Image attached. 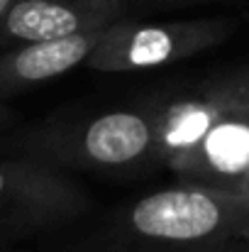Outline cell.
I'll return each mask as SVG.
<instances>
[{
  "label": "cell",
  "instance_id": "obj_13",
  "mask_svg": "<svg viewBox=\"0 0 249 252\" xmlns=\"http://www.w3.org/2000/svg\"><path fill=\"white\" fill-rule=\"evenodd\" d=\"M245 235H247V238H249V225H247V228H245Z\"/></svg>",
  "mask_w": 249,
  "mask_h": 252
},
{
  "label": "cell",
  "instance_id": "obj_11",
  "mask_svg": "<svg viewBox=\"0 0 249 252\" xmlns=\"http://www.w3.org/2000/svg\"><path fill=\"white\" fill-rule=\"evenodd\" d=\"M10 120H12V110L7 108V103L0 98V132L10 125Z\"/></svg>",
  "mask_w": 249,
  "mask_h": 252
},
{
  "label": "cell",
  "instance_id": "obj_3",
  "mask_svg": "<svg viewBox=\"0 0 249 252\" xmlns=\"http://www.w3.org/2000/svg\"><path fill=\"white\" fill-rule=\"evenodd\" d=\"M130 230L159 243H198L249 225V201L230 189L188 184L162 189L130 208Z\"/></svg>",
  "mask_w": 249,
  "mask_h": 252
},
{
  "label": "cell",
  "instance_id": "obj_2",
  "mask_svg": "<svg viewBox=\"0 0 249 252\" xmlns=\"http://www.w3.org/2000/svg\"><path fill=\"white\" fill-rule=\"evenodd\" d=\"M235 34L230 17L144 20L127 17L108 25L85 59L93 71L122 74L173 64L203 54Z\"/></svg>",
  "mask_w": 249,
  "mask_h": 252
},
{
  "label": "cell",
  "instance_id": "obj_5",
  "mask_svg": "<svg viewBox=\"0 0 249 252\" xmlns=\"http://www.w3.org/2000/svg\"><path fill=\"white\" fill-rule=\"evenodd\" d=\"M240 2L247 0H15L0 20V49L93 27H108L127 17Z\"/></svg>",
  "mask_w": 249,
  "mask_h": 252
},
{
  "label": "cell",
  "instance_id": "obj_12",
  "mask_svg": "<svg viewBox=\"0 0 249 252\" xmlns=\"http://www.w3.org/2000/svg\"><path fill=\"white\" fill-rule=\"evenodd\" d=\"M12 5H15V0H0V20L7 15V10H10Z\"/></svg>",
  "mask_w": 249,
  "mask_h": 252
},
{
  "label": "cell",
  "instance_id": "obj_6",
  "mask_svg": "<svg viewBox=\"0 0 249 252\" xmlns=\"http://www.w3.org/2000/svg\"><path fill=\"white\" fill-rule=\"evenodd\" d=\"M103 30L93 27L0 49V98L5 100L69 74L93 54Z\"/></svg>",
  "mask_w": 249,
  "mask_h": 252
},
{
  "label": "cell",
  "instance_id": "obj_1",
  "mask_svg": "<svg viewBox=\"0 0 249 252\" xmlns=\"http://www.w3.org/2000/svg\"><path fill=\"white\" fill-rule=\"evenodd\" d=\"M5 155L59 169H125L159 157V113L112 110L90 120H44L7 135Z\"/></svg>",
  "mask_w": 249,
  "mask_h": 252
},
{
  "label": "cell",
  "instance_id": "obj_9",
  "mask_svg": "<svg viewBox=\"0 0 249 252\" xmlns=\"http://www.w3.org/2000/svg\"><path fill=\"white\" fill-rule=\"evenodd\" d=\"M227 88L249 108V76H240V79H230Z\"/></svg>",
  "mask_w": 249,
  "mask_h": 252
},
{
  "label": "cell",
  "instance_id": "obj_10",
  "mask_svg": "<svg viewBox=\"0 0 249 252\" xmlns=\"http://www.w3.org/2000/svg\"><path fill=\"white\" fill-rule=\"evenodd\" d=\"M232 191H237L240 196H245V198L249 201V167H247V171L240 176V181L235 184V189H232Z\"/></svg>",
  "mask_w": 249,
  "mask_h": 252
},
{
  "label": "cell",
  "instance_id": "obj_4",
  "mask_svg": "<svg viewBox=\"0 0 249 252\" xmlns=\"http://www.w3.org/2000/svg\"><path fill=\"white\" fill-rule=\"evenodd\" d=\"M93 198L66 169L29 157H0V238L27 235L74 220Z\"/></svg>",
  "mask_w": 249,
  "mask_h": 252
},
{
  "label": "cell",
  "instance_id": "obj_7",
  "mask_svg": "<svg viewBox=\"0 0 249 252\" xmlns=\"http://www.w3.org/2000/svg\"><path fill=\"white\" fill-rule=\"evenodd\" d=\"M171 167L195 184L232 191L249 167V108L237 98V108L222 115L203 140L176 157Z\"/></svg>",
  "mask_w": 249,
  "mask_h": 252
},
{
  "label": "cell",
  "instance_id": "obj_14",
  "mask_svg": "<svg viewBox=\"0 0 249 252\" xmlns=\"http://www.w3.org/2000/svg\"><path fill=\"white\" fill-rule=\"evenodd\" d=\"M0 252H5V250H0Z\"/></svg>",
  "mask_w": 249,
  "mask_h": 252
},
{
  "label": "cell",
  "instance_id": "obj_8",
  "mask_svg": "<svg viewBox=\"0 0 249 252\" xmlns=\"http://www.w3.org/2000/svg\"><path fill=\"white\" fill-rule=\"evenodd\" d=\"M232 108H237V98L225 84L208 95L168 105L164 113H159V157L171 164L176 157L195 147L203 135Z\"/></svg>",
  "mask_w": 249,
  "mask_h": 252
}]
</instances>
